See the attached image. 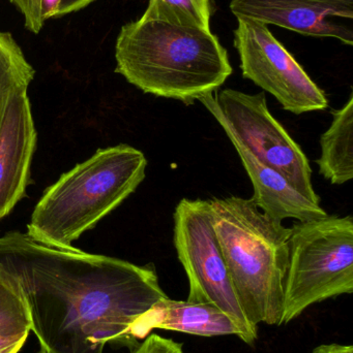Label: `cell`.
Masks as SVG:
<instances>
[{"label": "cell", "instance_id": "cell-1", "mask_svg": "<svg viewBox=\"0 0 353 353\" xmlns=\"http://www.w3.org/2000/svg\"><path fill=\"white\" fill-rule=\"evenodd\" d=\"M0 273L17 288L39 353H104L139 345L137 325L167 294L155 265L49 244L27 232L0 236Z\"/></svg>", "mask_w": 353, "mask_h": 353}, {"label": "cell", "instance_id": "cell-2", "mask_svg": "<svg viewBox=\"0 0 353 353\" xmlns=\"http://www.w3.org/2000/svg\"><path fill=\"white\" fill-rule=\"evenodd\" d=\"M115 72L144 93L193 105L232 74L227 50L211 30L139 19L120 29Z\"/></svg>", "mask_w": 353, "mask_h": 353}, {"label": "cell", "instance_id": "cell-3", "mask_svg": "<svg viewBox=\"0 0 353 353\" xmlns=\"http://www.w3.org/2000/svg\"><path fill=\"white\" fill-rule=\"evenodd\" d=\"M213 228L238 301L253 327L282 325L290 228L251 199H211Z\"/></svg>", "mask_w": 353, "mask_h": 353}, {"label": "cell", "instance_id": "cell-4", "mask_svg": "<svg viewBox=\"0 0 353 353\" xmlns=\"http://www.w3.org/2000/svg\"><path fill=\"white\" fill-rule=\"evenodd\" d=\"M146 167V157L134 147L99 149L46 189L27 234L56 246H72L135 192Z\"/></svg>", "mask_w": 353, "mask_h": 353}, {"label": "cell", "instance_id": "cell-5", "mask_svg": "<svg viewBox=\"0 0 353 353\" xmlns=\"http://www.w3.org/2000/svg\"><path fill=\"white\" fill-rule=\"evenodd\" d=\"M288 246L282 325L317 303L352 294V215L296 221L290 228Z\"/></svg>", "mask_w": 353, "mask_h": 353}, {"label": "cell", "instance_id": "cell-6", "mask_svg": "<svg viewBox=\"0 0 353 353\" xmlns=\"http://www.w3.org/2000/svg\"><path fill=\"white\" fill-rule=\"evenodd\" d=\"M223 128L260 163L273 168L314 203H321L312 183V169L304 151L275 119L263 92L248 94L223 89L199 99Z\"/></svg>", "mask_w": 353, "mask_h": 353}, {"label": "cell", "instance_id": "cell-7", "mask_svg": "<svg viewBox=\"0 0 353 353\" xmlns=\"http://www.w3.org/2000/svg\"><path fill=\"white\" fill-rule=\"evenodd\" d=\"M173 221L174 247L189 279L188 302L221 309L240 325L245 343L252 345L257 329L247 319L232 285L213 228L211 201L182 199Z\"/></svg>", "mask_w": 353, "mask_h": 353}, {"label": "cell", "instance_id": "cell-8", "mask_svg": "<svg viewBox=\"0 0 353 353\" xmlns=\"http://www.w3.org/2000/svg\"><path fill=\"white\" fill-rule=\"evenodd\" d=\"M234 47L240 55L242 77L271 93L285 111L300 115L329 107L325 93L274 37L267 25L238 19Z\"/></svg>", "mask_w": 353, "mask_h": 353}, {"label": "cell", "instance_id": "cell-9", "mask_svg": "<svg viewBox=\"0 0 353 353\" xmlns=\"http://www.w3.org/2000/svg\"><path fill=\"white\" fill-rule=\"evenodd\" d=\"M229 8L236 19L353 43V0H231Z\"/></svg>", "mask_w": 353, "mask_h": 353}, {"label": "cell", "instance_id": "cell-10", "mask_svg": "<svg viewBox=\"0 0 353 353\" xmlns=\"http://www.w3.org/2000/svg\"><path fill=\"white\" fill-rule=\"evenodd\" d=\"M27 91L10 97L0 132V219L25 196L30 180L37 136Z\"/></svg>", "mask_w": 353, "mask_h": 353}, {"label": "cell", "instance_id": "cell-11", "mask_svg": "<svg viewBox=\"0 0 353 353\" xmlns=\"http://www.w3.org/2000/svg\"><path fill=\"white\" fill-rule=\"evenodd\" d=\"M228 139L231 141L252 182L254 193L251 201L265 215L280 222L284 219L310 221L329 215L321 203H314L298 192L285 176L260 163L236 139L231 137Z\"/></svg>", "mask_w": 353, "mask_h": 353}, {"label": "cell", "instance_id": "cell-12", "mask_svg": "<svg viewBox=\"0 0 353 353\" xmlns=\"http://www.w3.org/2000/svg\"><path fill=\"white\" fill-rule=\"evenodd\" d=\"M180 332L199 337L238 336L244 341V333L232 317L213 305L174 301H160L137 325V340L146 338L151 330Z\"/></svg>", "mask_w": 353, "mask_h": 353}, {"label": "cell", "instance_id": "cell-13", "mask_svg": "<svg viewBox=\"0 0 353 353\" xmlns=\"http://www.w3.org/2000/svg\"><path fill=\"white\" fill-rule=\"evenodd\" d=\"M319 174L334 185L353 178V93L347 103L333 112V122L321 138Z\"/></svg>", "mask_w": 353, "mask_h": 353}, {"label": "cell", "instance_id": "cell-14", "mask_svg": "<svg viewBox=\"0 0 353 353\" xmlns=\"http://www.w3.org/2000/svg\"><path fill=\"white\" fill-rule=\"evenodd\" d=\"M35 76L14 37L0 30V132L10 97L19 88L29 87Z\"/></svg>", "mask_w": 353, "mask_h": 353}, {"label": "cell", "instance_id": "cell-15", "mask_svg": "<svg viewBox=\"0 0 353 353\" xmlns=\"http://www.w3.org/2000/svg\"><path fill=\"white\" fill-rule=\"evenodd\" d=\"M213 0H149L143 20H161L211 30Z\"/></svg>", "mask_w": 353, "mask_h": 353}, {"label": "cell", "instance_id": "cell-16", "mask_svg": "<svg viewBox=\"0 0 353 353\" xmlns=\"http://www.w3.org/2000/svg\"><path fill=\"white\" fill-rule=\"evenodd\" d=\"M30 333V319L22 296L12 282L0 273V339H12Z\"/></svg>", "mask_w": 353, "mask_h": 353}, {"label": "cell", "instance_id": "cell-17", "mask_svg": "<svg viewBox=\"0 0 353 353\" xmlns=\"http://www.w3.org/2000/svg\"><path fill=\"white\" fill-rule=\"evenodd\" d=\"M24 18V26L31 33L39 34L45 25L41 16V0H8Z\"/></svg>", "mask_w": 353, "mask_h": 353}, {"label": "cell", "instance_id": "cell-18", "mask_svg": "<svg viewBox=\"0 0 353 353\" xmlns=\"http://www.w3.org/2000/svg\"><path fill=\"white\" fill-rule=\"evenodd\" d=\"M131 353H184V350L182 344L158 334H151Z\"/></svg>", "mask_w": 353, "mask_h": 353}, {"label": "cell", "instance_id": "cell-19", "mask_svg": "<svg viewBox=\"0 0 353 353\" xmlns=\"http://www.w3.org/2000/svg\"><path fill=\"white\" fill-rule=\"evenodd\" d=\"M95 1V0H61L54 14L53 19L61 18L72 12H79Z\"/></svg>", "mask_w": 353, "mask_h": 353}, {"label": "cell", "instance_id": "cell-20", "mask_svg": "<svg viewBox=\"0 0 353 353\" xmlns=\"http://www.w3.org/2000/svg\"><path fill=\"white\" fill-rule=\"evenodd\" d=\"M28 335L20 336L12 339H0V353H19L26 343Z\"/></svg>", "mask_w": 353, "mask_h": 353}, {"label": "cell", "instance_id": "cell-21", "mask_svg": "<svg viewBox=\"0 0 353 353\" xmlns=\"http://www.w3.org/2000/svg\"><path fill=\"white\" fill-rule=\"evenodd\" d=\"M312 353H353V347L341 344H323L317 346Z\"/></svg>", "mask_w": 353, "mask_h": 353}, {"label": "cell", "instance_id": "cell-22", "mask_svg": "<svg viewBox=\"0 0 353 353\" xmlns=\"http://www.w3.org/2000/svg\"><path fill=\"white\" fill-rule=\"evenodd\" d=\"M60 1L61 0H41V16L45 22L49 19H53Z\"/></svg>", "mask_w": 353, "mask_h": 353}]
</instances>
